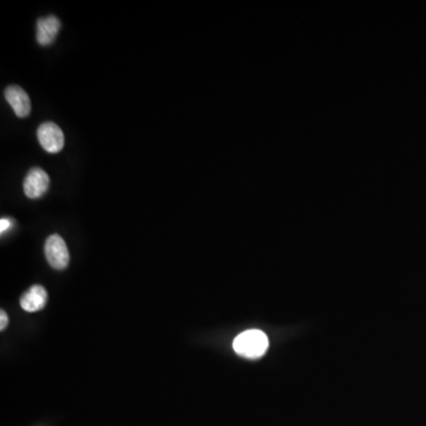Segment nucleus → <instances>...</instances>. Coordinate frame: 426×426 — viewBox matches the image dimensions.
Returning <instances> with one entry per match:
<instances>
[{"mask_svg": "<svg viewBox=\"0 0 426 426\" xmlns=\"http://www.w3.org/2000/svg\"><path fill=\"white\" fill-rule=\"evenodd\" d=\"M269 347L268 337L258 329H250L240 334L233 341V349L237 354L249 359H257L263 355Z\"/></svg>", "mask_w": 426, "mask_h": 426, "instance_id": "obj_1", "label": "nucleus"}, {"mask_svg": "<svg viewBox=\"0 0 426 426\" xmlns=\"http://www.w3.org/2000/svg\"><path fill=\"white\" fill-rule=\"evenodd\" d=\"M45 257L50 265L56 270H63L69 264L68 247L61 236H50L45 243Z\"/></svg>", "mask_w": 426, "mask_h": 426, "instance_id": "obj_2", "label": "nucleus"}, {"mask_svg": "<svg viewBox=\"0 0 426 426\" xmlns=\"http://www.w3.org/2000/svg\"><path fill=\"white\" fill-rule=\"evenodd\" d=\"M37 138L43 150L49 153H58L64 147V134L53 122L42 123L37 130Z\"/></svg>", "mask_w": 426, "mask_h": 426, "instance_id": "obj_3", "label": "nucleus"}, {"mask_svg": "<svg viewBox=\"0 0 426 426\" xmlns=\"http://www.w3.org/2000/svg\"><path fill=\"white\" fill-rule=\"evenodd\" d=\"M49 186V175L39 167H33L28 170L23 183L25 195L30 199L41 198L46 193Z\"/></svg>", "mask_w": 426, "mask_h": 426, "instance_id": "obj_4", "label": "nucleus"}, {"mask_svg": "<svg viewBox=\"0 0 426 426\" xmlns=\"http://www.w3.org/2000/svg\"><path fill=\"white\" fill-rule=\"evenodd\" d=\"M5 98L8 105L12 107L13 112L18 118H28L31 113V101L25 90L18 85H10L5 90Z\"/></svg>", "mask_w": 426, "mask_h": 426, "instance_id": "obj_5", "label": "nucleus"}, {"mask_svg": "<svg viewBox=\"0 0 426 426\" xmlns=\"http://www.w3.org/2000/svg\"><path fill=\"white\" fill-rule=\"evenodd\" d=\"M61 21L53 15L39 18L37 21V42L43 46L53 44L55 38L61 30Z\"/></svg>", "mask_w": 426, "mask_h": 426, "instance_id": "obj_6", "label": "nucleus"}, {"mask_svg": "<svg viewBox=\"0 0 426 426\" xmlns=\"http://www.w3.org/2000/svg\"><path fill=\"white\" fill-rule=\"evenodd\" d=\"M48 300V294L41 285H33V288L21 296V305L25 312H38L44 308Z\"/></svg>", "mask_w": 426, "mask_h": 426, "instance_id": "obj_7", "label": "nucleus"}, {"mask_svg": "<svg viewBox=\"0 0 426 426\" xmlns=\"http://www.w3.org/2000/svg\"><path fill=\"white\" fill-rule=\"evenodd\" d=\"M0 322H1L0 323V330H4L8 327V315H6V312L4 310L0 312Z\"/></svg>", "mask_w": 426, "mask_h": 426, "instance_id": "obj_8", "label": "nucleus"}, {"mask_svg": "<svg viewBox=\"0 0 426 426\" xmlns=\"http://www.w3.org/2000/svg\"><path fill=\"white\" fill-rule=\"evenodd\" d=\"M11 227V222H10V220H6V218H3V220H1V222H0V231H1V233H3V232L6 231V230H8V227Z\"/></svg>", "mask_w": 426, "mask_h": 426, "instance_id": "obj_9", "label": "nucleus"}]
</instances>
